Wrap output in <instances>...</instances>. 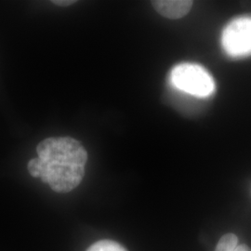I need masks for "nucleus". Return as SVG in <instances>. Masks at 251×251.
Listing matches in <instances>:
<instances>
[{"label": "nucleus", "mask_w": 251, "mask_h": 251, "mask_svg": "<svg viewBox=\"0 0 251 251\" xmlns=\"http://www.w3.org/2000/svg\"><path fill=\"white\" fill-rule=\"evenodd\" d=\"M223 45L226 53L233 57L251 54V17L232 21L224 31Z\"/></svg>", "instance_id": "7ed1b4c3"}, {"label": "nucleus", "mask_w": 251, "mask_h": 251, "mask_svg": "<svg viewBox=\"0 0 251 251\" xmlns=\"http://www.w3.org/2000/svg\"><path fill=\"white\" fill-rule=\"evenodd\" d=\"M238 246V238L233 233L224 235L216 247L215 251H234Z\"/></svg>", "instance_id": "423d86ee"}, {"label": "nucleus", "mask_w": 251, "mask_h": 251, "mask_svg": "<svg viewBox=\"0 0 251 251\" xmlns=\"http://www.w3.org/2000/svg\"><path fill=\"white\" fill-rule=\"evenodd\" d=\"M52 3L60 7H68L72 4H75V0H53Z\"/></svg>", "instance_id": "0eeeda50"}, {"label": "nucleus", "mask_w": 251, "mask_h": 251, "mask_svg": "<svg viewBox=\"0 0 251 251\" xmlns=\"http://www.w3.org/2000/svg\"><path fill=\"white\" fill-rule=\"evenodd\" d=\"M171 83L175 88L197 97H206L212 94L215 83L206 69L195 63L176 65L171 75Z\"/></svg>", "instance_id": "f03ea898"}, {"label": "nucleus", "mask_w": 251, "mask_h": 251, "mask_svg": "<svg viewBox=\"0 0 251 251\" xmlns=\"http://www.w3.org/2000/svg\"><path fill=\"white\" fill-rule=\"evenodd\" d=\"M86 251H127L119 243L113 240H100L94 243Z\"/></svg>", "instance_id": "39448f33"}, {"label": "nucleus", "mask_w": 251, "mask_h": 251, "mask_svg": "<svg viewBox=\"0 0 251 251\" xmlns=\"http://www.w3.org/2000/svg\"><path fill=\"white\" fill-rule=\"evenodd\" d=\"M37 158L28 162V171L40 178L56 193L66 194L80 184L85 175L88 152L71 137H51L40 142Z\"/></svg>", "instance_id": "f257e3e1"}, {"label": "nucleus", "mask_w": 251, "mask_h": 251, "mask_svg": "<svg viewBox=\"0 0 251 251\" xmlns=\"http://www.w3.org/2000/svg\"><path fill=\"white\" fill-rule=\"evenodd\" d=\"M194 2L190 0H157L152 1L154 9L166 18L179 19L184 17L190 9H192Z\"/></svg>", "instance_id": "20e7f679"}, {"label": "nucleus", "mask_w": 251, "mask_h": 251, "mask_svg": "<svg viewBox=\"0 0 251 251\" xmlns=\"http://www.w3.org/2000/svg\"><path fill=\"white\" fill-rule=\"evenodd\" d=\"M234 251H251V250L250 247L242 244V245H238Z\"/></svg>", "instance_id": "6e6552de"}]
</instances>
